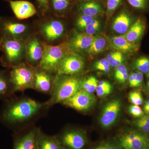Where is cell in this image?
<instances>
[{
    "mask_svg": "<svg viewBox=\"0 0 149 149\" xmlns=\"http://www.w3.org/2000/svg\"><path fill=\"white\" fill-rule=\"evenodd\" d=\"M130 101L133 104L141 105L143 103V98L142 94L139 91H134L130 92L128 95Z\"/></svg>",
    "mask_w": 149,
    "mask_h": 149,
    "instance_id": "cell-34",
    "label": "cell"
},
{
    "mask_svg": "<svg viewBox=\"0 0 149 149\" xmlns=\"http://www.w3.org/2000/svg\"><path fill=\"white\" fill-rule=\"evenodd\" d=\"M82 78L74 75L56 74L50 97L43 103L46 109L56 104L61 103L82 90Z\"/></svg>",
    "mask_w": 149,
    "mask_h": 149,
    "instance_id": "cell-2",
    "label": "cell"
},
{
    "mask_svg": "<svg viewBox=\"0 0 149 149\" xmlns=\"http://www.w3.org/2000/svg\"><path fill=\"white\" fill-rule=\"evenodd\" d=\"M3 55L1 62L3 66L12 68L22 63L25 51V45L19 39L1 38Z\"/></svg>",
    "mask_w": 149,
    "mask_h": 149,
    "instance_id": "cell-4",
    "label": "cell"
},
{
    "mask_svg": "<svg viewBox=\"0 0 149 149\" xmlns=\"http://www.w3.org/2000/svg\"><path fill=\"white\" fill-rule=\"evenodd\" d=\"M91 149H122L119 144L109 142L106 141L102 142L94 147Z\"/></svg>",
    "mask_w": 149,
    "mask_h": 149,
    "instance_id": "cell-36",
    "label": "cell"
},
{
    "mask_svg": "<svg viewBox=\"0 0 149 149\" xmlns=\"http://www.w3.org/2000/svg\"><path fill=\"white\" fill-rule=\"evenodd\" d=\"M1 44H2V40H0V49H1Z\"/></svg>",
    "mask_w": 149,
    "mask_h": 149,
    "instance_id": "cell-44",
    "label": "cell"
},
{
    "mask_svg": "<svg viewBox=\"0 0 149 149\" xmlns=\"http://www.w3.org/2000/svg\"><path fill=\"white\" fill-rule=\"evenodd\" d=\"M132 19L129 14L123 11L118 15L113 22V30L121 35H123L128 31L131 26Z\"/></svg>",
    "mask_w": 149,
    "mask_h": 149,
    "instance_id": "cell-21",
    "label": "cell"
},
{
    "mask_svg": "<svg viewBox=\"0 0 149 149\" xmlns=\"http://www.w3.org/2000/svg\"><path fill=\"white\" fill-rule=\"evenodd\" d=\"M13 88L10 80L9 72L0 70V100L9 98L14 95Z\"/></svg>",
    "mask_w": 149,
    "mask_h": 149,
    "instance_id": "cell-22",
    "label": "cell"
},
{
    "mask_svg": "<svg viewBox=\"0 0 149 149\" xmlns=\"http://www.w3.org/2000/svg\"><path fill=\"white\" fill-rule=\"evenodd\" d=\"M147 73H148V74H147V77H148V78H149V71Z\"/></svg>",
    "mask_w": 149,
    "mask_h": 149,
    "instance_id": "cell-45",
    "label": "cell"
},
{
    "mask_svg": "<svg viewBox=\"0 0 149 149\" xmlns=\"http://www.w3.org/2000/svg\"><path fill=\"white\" fill-rule=\"evenodd\" d=\"M147 86L149 89V81H148V83H147Z\"/></svg>",
    "mask_w": 149,
    "mask_h": 149,
    "instance_id": "cell-46",
    "label": "cell"
},
{
    "mask_svg": "<svg viewBox=\"0 0 149 149\" xmlns=\"http://www.w3.org/2000/svg\"><path fill=\"white\" fill-rule=\"evenodd\" d=\"M146 29V24L143 19L139 18L124 35H123L130 42L137 44L143 35Z\"/></svg>",
    "mask_w": 149,
    "mask_h": 149,
    "instance_id": "cell-20",
    "label": "cell"
},
{
    "mask_svg": "<svg viewBox=\"0 0 149 149\" xmlns=\"http://www.w3.org/2000/svg\"><path fill=\"white\" fill-rule=\"evenodd\" d=\"M100 24L97 19H94L91 24L85 29V33L89 35H94L100 30Z\"/></svg>",
    "mask_w": 149,
    "mask_h": 149,
    "instance_id": "cell-37",
    "label": "cell"
},
{
    "mask_svg": "<svg viewBox=\"0 0 149 149\" xmlns=\"http://www.w3.org/2000/svg\"><path fill=\"white\" fill-rule=\"evenodd\" d=\"M44 37L50 42L59 39L64 33V24L60 20L52 19L44 23L41 27Z\"/></svg>",
    "mask_w": 149,
    "mask_h": 149,
    "instance_id": "cell-15",
    "label": "cell"
},
{
    "mask_svg": "<svg viewBox=\"0 0 149 149\" xmlns=\"http://www.w3.org/2000/svg\"><path fill=\"white\" fill-rule=\"evenodd\" d=\"M25 24L6 19H0V31L1 38L19 39L20 35L27 30Z\"/></svg>",
    "mask_w": 149,
    "mask_h": 149,
    "instance_id": "cell-13",
    "label": "cell"
},
{
    "mask_svg": "<svg viewBox=\"0 0 149 149\" xmlns=\"http://www.w3.org/2000/svg\"><path fill=\"white\" fill-rule=\"evenodd\" d=\"M17 18L24 19L29 18L37 13L35 7L29 2L24 1L6 0Z\"/></svg>",
    "mask_w": 149,
    "mask_h": 149,
    "instance_id": "cell-16",
    "label": "cell"
},
{
    "mask_svg": "<svg viewBox=\"0 0 149 149\" xmlns=\"http://www.w3.org/2000/svg\"><path fill=\"white\" fill-rule=\"evenodd\" d=\"M84 68L85 62L83 59L73 52L63 59L56 74L75 75L83 72Z\"/></svg>",
    "mask_w": 149,
    "mask_h": 149,
    "instance_id": "cell-10",
    "label": "cell"
},
{
    "mask_svg": "<svg viewBox=\"0 0 149 149\" xmlns=\"http://www.w3.org/2000/svg\"><path fill=\"white\" fill-rule=\"evenodd\" d=\"M84 1H91V0H84Z\"/></svg>",
    "mask_w": 149,
    "mask_h": 149,
    "instance_id": "cell-47",
    "label": "cell"
},
{
    "mask_svg": "<svg viewBox=\"0 0 149 149\" xmlns=\"http://www.w3.org/2000/svg\"><path fill=\"white\" fill-rule=\"evenodd\" d=\"M25 47L29 64L33 67L36 65L39 67L43 56V46L36 37H33L27 40Z\"/></svg>",
    "mask_w": 149,
    "mask_h": 149,
    "instance_id": "cell-14",
    "label": "cell"
},
{
    "mask_svg": "<svg viewBox=\"0 0 149 149\" xmlns=\"http://www.w3.org/2000/svg\"><path fill=\"white\" fill-rule=\"evenodd\" d=\"M51 73L40 68H34L33 89L40 93L50 95L55 77Z\"/></svg>",
    "mask_w": 149,
    "mask_h": 149,
    "instance_id": "cell-11",
    "label": "cell"
},
{
    "mask_svg": "<svg viewBox=\"0 0 149 149\" xmlns=\"http://www.w3.org/2000/svg\"><path fill=\"white\" fill-rule=\"evenodd\" d=\"M121 0H107V13L111 15L120 6Z\"/></svg>",
    "mask_w": 149,
    "mask_h": 149,
    "instance_id": "cell-35",
    "label": "cell"
},
{
    "mask_svg": "<svg viewBox=\"0 0 149 149\" xmlns=\"http://www.w3.org/2000/svg\"><path fill=\"white\" fill-rule=\"evenodd\" d=\"M118 140L122 149H149V138L137 131L122 133Z\"/></svg>",
    "mask_w": 149,
    "mask_h": 149,
    "instance_id": "cell-8",
    "label": "cell"
},
{
    "mask_svg": "<svg viewBox=\"0 0 149 149\" xmlns=\"http://www.w3.org/2000/svg\"><path fill=\"white\" fill-rule=\"evenodd\" d=\"M94 67L97 70L107 72L110 70L111 66L107 59L104 58L96 62Z\"/></svg>",
    "mask_w": 149,
    "mask_h": 149,
    "instance_id": "cell-33",
    "label": "cell"
},
{
    "mask_svg": "<svg viewBox=\"0 0 149 149\" xmlns=\"http://www.w3.org/2000/svg\"><path fill=\"white\" fill-rule=\"evenodd\" d=\"M111 47L116 51L124 53L133 52L139 49V45L130 42L123 35L114 36L110 39Z\"/></svg>",
    "mask_w": 149,
    "mask_h": 149,
    "instance_id": "cell-18",
    "label": "cell"
},
{
    "mask_svg": "<svg viewBox=\"0 0 149 149\" xmlns=\"http://www.w3.org/2000/svg\"><path fill=\"white\" fill-rule=\"evenodd\" d=\"M128 70L124 65L121 64L116 68L114 72V77L119 83H125L128 79Z\"/></svg>",
    "mask_w": 149,
    "mask_h": 149,
    "instance_id": "cell-28",
    "label": "cell"
},
{
    "mask_svg": "<svg viewBox=\"0 0 149 149\" xmlns=\"http://www.w3.org/2000/svg\"><path fill=\"white\" fill-rule=\"evenodd\" d=\"M144 112L147 115H149V99L145 102L143 106Z\"/></svg>",
    "mask_w": 149,
    "mask_h": 149,
    "instance_id": "cell-43",
    "label": "cell"
},
{
    "mask_svg": "<svg viewBox=\"0 0 149 149\" xmlns=\"http://www.w3.org/2000/svg\"><path fill=\"white\" fill-rule=\"evenodd\" d=\"M40 8L42 11L46 13L49 9V1L48 0H37Z\"/></svg>",
    "mask_w": 149,
    "mask_h": 149,
    "instance_id": "cell-40",
    "label": "cell"
},
{
    "mask_svg": "<svg viewBox=\"0 0 149 149\" xmlns=\"http://www.w3.org/2000/svg\"><path fill=\"white\" fill-rule=\"evenodd\" d=\"M94 19H95V17L82 15L77 19L76 26L81 30H85Z\"/></svg>",
    "mask_w": 149,
    "mask_h": 149,
    "instance_id": "cell-32",
    "label": "cell"
},
{
    "mask_svg": "<svg viewBox=\"0 0 149 149\" xmlns=\"http://www.w3.org/2000/svg\"><path fill=\"white\" fill-rule=\"evenodd\" d=\"M42 46V57L38 67L51 73L56 74L58 65L63 59L73 53L67 42L56 46L44 44Z\"/></svg>",
    "mask_w": 149,
    "mask_h": 149,
    "instance_id": "cell-3",
    "label": "cell"
},
{
    "mask_svg": "<svg viewBox=\"0 0 149 149\" xmlns=\"http://www.w3.org/2000/svg\"><path fill=\"white\" fill-rule=\"evenodd\" d=\"M135 66L140 72L148 73L149 71V58L146 57H142L137 59L135 62Z\"/></svg>",
    "mask_w": 149,
    "mask_h": 149,
    "instance_id": "cell-30",
    "label": "cell"
},
{
    "mask_svg": "<svg viewBox=\"0 0 149 149\" xmlns=\"http://www.w3.org/2000/svg\"><path fill=\"white\" fill-rule=\"evenodd\" d=\"M39 129L36 127H27L14 133L13 149H38Z\"/></svg>",
    "mask_w": 149,
    "mask_h": 149,
    "instance_id": "cell-7",
    "label": "cell"
},
{
    "mask_svg": "<svg viewBox=\"0 0 149 149\" xmlns=\"http://www.w3.org/2000/svg\"><path fill=\"white\" fill-rule=\"evenodd\" d=\"M120 108L121 103L119 100H113L106 105L100 118V123L102 127L109 128L114 124L120 112Z\"/></svg>",
    "mask_w": 149,
    "mask_h": 149,
    "instance_id": "cell-12",
    "label": "cell"
},
{
    "mask_svg": "<svg viewBox=\"0 0 149 149\" xmlns=\"http://www.w3.org/2000/svg\"><path fill=\"white\" fill-rule=\"evenodd\" d=\"M96 101L93 94L81 90L61 103L78 111H85L91 109Z\"/></svg>",
    "mask_w": 149,
    "mask_h": 149,
    "instance_id": "cell-9",
    "label": "cell"
},
{
    "mask_svg": "<svg viewBox=\"0 0 149 149\" xmlns=\"http://www.w3.org/2000/svg\"><path fill=\"white\" fill-rule=\"evenodd\" d=\"M136 75L137 87H140L142 85L143 80V75L142 72L139 71L136 72Z\"/></svg>",
    "mask_w": 149,
    "mask_h": 149,
    "instance_id": "cell-42",
    "label": "cell"
},
{
    "mask_svg": "<svg viewBox=\"0 0 149 149\" xmlns=\"http://www.w3.org/2000/svg\"><path fill=\"white\" fill-rule=\"evenodd\" d=\"M111 66L116 68L122 64L124 57L122 53L118 51L112 52L107 55V58Z\"/></svg>",
    "mask_w": 149,
    "mask_h": 149,
    "instance_id": "cell-26",
    "label": "cell"
},
{
    "mask_svg": "<svg viewBox=\"0 0 149 149\" xmlns=\"http://www.w3.org/2000/svg\"><path fill=\"white\" fill-rule=\"evenodd\" d=\"M51 2L54 9L57 12L66 10L70 4V0H51Z\"/></svg>",
    "mask_w": 149,
    "mask_h": 149,
    "instance_id": "cell-31",
    "label": "cell"
},
{
    "mask_svg": "<svg viewBox=\"0 0 149 149\" xmlns=\"http://www.w3.org/2000/svg\"><path fill=\"white\" fill-rule=\"evenodd\" d=\"M98 81L95 77L91 76L82 80V90L93 94L96 91L98 85Z\"/></svg>",
    "mask_w": 149,
    "mask_h": 149,
    "instance_id": "cell-25",
    "label": "cell"
},
{
    "mask_svg": "<svg viewBox=\"0 0 149 149\" xmlns=\"http://www.w3.org/2000/svg\"><path fill=\"white\" fill-rule=\"evenodd\" d=\"M4 102L0 121L14 133L21 130V126L36 119L44 110H47L44 103L27 97L14 95Z\"/></svg>",
    "mask_w": 149,
    "mask_h": 149,
    "instance_id": "cell-1",
    "label": "cell"
},
{
    "mask_svg": "<svg viewBox=\"0 0 149 149\" xmlns=\"http://www.w3.org/2000/svg\"><path fill=\"white\" fill-rule=\"evenodd\" d=\"M95 36L88 35L85 32H75L68 44L73 52H81L87 51L91 47Z\"/></svg>",
    "mask_w": 149,
    "mask_h": 149,
    "instance_id": "cell-17",
    "label": "cell"
},
{
    "mask_svg": "<svg viewBox=\"0 0 149 149\" xmlns=\"http://www.w3.org/2000/svg\"><path fill=\"white\" fill-rule=\"evenodd\" d=\"M137 128L145 133L149 132V115L143 116L134 122Z\"/></svg>",
    "mask_w": 149,
    "mask_h": 149,
    "instance_id": "cell-29",
    "label": "cell"
},
{
    "mask_svg": "<svg viewBox=\"0 0 149 149\" xmlns=\"http://www.w3.org/2000/svg\"><path fill=\"white\" fill-rule=\"evenodd\" d=\"M56 136L65 149H85L88 144L87 136L82 130H67Z\"/></svg>",
    "mask_w": 149,
    "mask_h": 149,
    "instance_id": "cell-6",
    "label": "cell"
},
{
    "mask_svg": "<svg viewBox=\"0 0 149 149\" xmlns=\"http://www.w3.org/2000/svg\"></svg>",
    "mask_w": 149,
    "mask_h": 149,
    "instance_id": "cell-48",
    "label": "cell"
},
{
    "mask_svg": "<svg viewBox=\"0 0 149 149\" xmlns=\"http://www.w3.org/2000/svg\"><path fill=\"white\" fill-rule=\"evenodd\" d=\"M10 80L15 93L33 89L34 68L22 63L11 68Z\"/></svg>",
    "mask_w": 149,
    "mask_h": 149,
    "instance_id": "cell-5",
    "label": "cell"
},
{
    "mask_svg": "<svg viewBox=\"0 0 149 149\" xmlns=\"http://www.w3.org/2000/svg\"><path fill=\"white\" fill-rule=\"evenodd\" d=\"M112 90V87L109 82L102 80L99 82L96 91L99 97H104L110 94Z\"/></svg>",
    "mask_w": 149,
    "mask_h": 149,
    "instance_id": "cell-27",
    "label": "cell"
},
{
    "mask_svg": "<svg viewBox=\"0 0 149 149\" xmlns=\"http://www.w3.org/2000/svg\"><path fill=\"white\" fill-rule=\"evenodd\" d=\"M129 113L134 117L139 118L144 115V111L139 105L132 104L128 108Z\"/></svg>",
    "mask_w": 149,
    "mask_h": 149,
    "instance_id": "cell-39",
    "label": "cell"
},
{
    "mask_svg": "<svg viewBox=\"0 0 149 149\" xmlns=\"http://www.w3.org/2000/svg\"><path fill=\"white\" fill-rule=\"evenodd\" d=\"M38 149H65L56 136H49L40 128L37 136Z\"/></svg>",
    "mask_w": 149,
    "mask_h": 149,
    "instance_id": "cell-19",
    "label": "cell"
},
{
    "mask_svg": "<svg viewBox=\"0 0 149 149\" xmlns=\"http://www.w3.org/2000/svg\"><path fill=\"white\" fill-rule=\"evenodd\" d=\"M79 10L82 15L93 17L99 15L103 10L100 4L93 1L81 4L79 7Z\"/></svg>",
    "mask_w": 149,
    "mask_h": 149,
    "instance_id": "cell-23",
    "label": "cell"
},
{
    "mask_svg": "<svg viewBox=\"0 0 149 149\" xmlns=\"http://www.w3.org/2000/svg\"><path fill=\"white\" fill-rule=\"evenodd\" d=\"M107 40L103 36H95L91 47L87 50L89 55L95 56L100 53L104 49L107 45Z\"/></svg>",
    "mask_w": 149,
    "mask_h": 149,
    "instance_id": "cell-24",
    "label": "cell"
},
{
    "mask_svg": "<svg viewBox=\"0 0 149 149\" xmlns=\"http://www.w3.org/2000/svg\"><path fill=\"white\" fill-rule=\"evenodd\" d=\"M129 85L131 88H137L136 73H132L128 76Z\"/></svg>",
    "mask_w": 149,
    "mask_h": 149,
    "instance_id": "cell-41",
    "label": "cell"
},
{
    "mask_svg": "<svg viewBox=\"0 0 149 149\" xmlns=\"http://www.w3.org/2000/svg\"><path fill=\"white\" fill-rule=\"evenodd\" d=\"M128 3L134 8L144 10L148 5V0H127Z\"/></svg>",
    "mask_w": 149,
    "mask_h": 149,
    "instance_id": "cell-38",
    "label": "cell"
}]
</instances>
